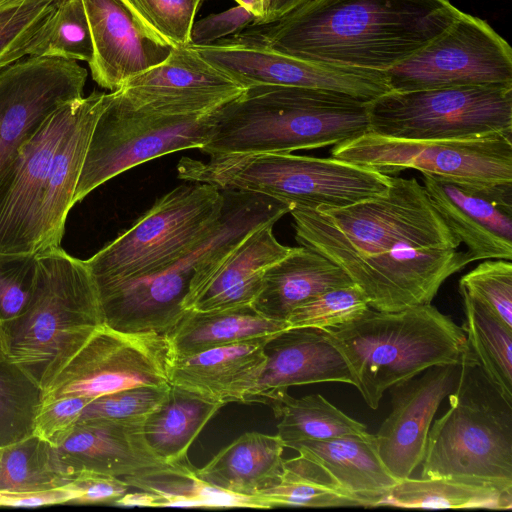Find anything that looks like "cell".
Returning <instances> with one entry per match:
<instances>
[{
  "label": "cell",
  "instance_id": "obj_29",
  "mask_svg": "<svg viewBox=\"0 0 512 512\" xmlns=\"http://www.w3.org/2000/svg\"><path fill=\"white\" fill-rule=\"evenodd\" d=\"M284 448L277 434L246 432L199 468L198 475L224 491L256 496L278 483Z\"/></svg>",
  "mask_w": 512,
  "mask_h": 512
},
{
  "label": "cell",
  "instance_id": "obj_33",
  "mask_svg": "<svg viewBox=\"0 0 512 512\" xmlns=\"http://www.w3.org/2000/svg\"><path fill=\"white\" fill-rule=\"evenodd\" d=\"M413 509L511 510L512 494L449 478H405L380 500L378 507Z\"/></svg>",
  "mask_w": 512,
  "mask_h": 512
},
{
  "label": "cell",
  "instance_id": "obj_35",
  "mask_svg": "<svg viewBox=\"0 0 512 512\" xmlns=\"http://www.w3.org/2000/svg\"><path fill=\"white\" fill-rule=\"evenodd\" d=\"M280 419L277 435L285 448L302 441H321L362 434L367 427L346 415L320 394L294 398L287 393L269 404Z\"/></svg>",
  "mask_w": 512,
  "mask_h": 512
},
{
  "label": "cell",
  "instance_id": "obj_47",
  "mask_svg": "<svg viewBox=\"0 0 512 512\" xmlns=\"http://www.w3.org/2000/svg\"><path fill=\"white\" fill-rule=\"evenodd\" d=\"M256 20L255 14L237 4L223 12L210 14L195 21L191 30L190 45H208L241 32Z\"/></svg>",
  "mask_w": 512,
  "mask_h": 512
},
{
  "label": "cell",
  "instance_id": "obj_3",
  "mask_svg": "<svg viewBox=\"0 0 512 512\" xmlns=\"http://www.w3.org/2000/svg\"><path fill=\"white\" fill-rule=\"evenodd\" d=\"M369 102L322 89L251 86L213 113L199 150L216 156L336 145L368 131Z\"/></svg>",
  "mask_w": 512,
  "mask_h": 512
},
{
  "label": "cell",
  "instance_id": "obj_5",
  "mask_svg": "<svg viewBox=\"0 0 512 512\" xmlns=\"http://www.w3.org/2000/svg\"><path fill=\"white\" fill-rule=\"evenodd\" d=\"M324 331L373 410L394 385L433 366L460 364L471 352L463 327L431 303L399 311L369 308L358 318Z\"/></svg>",
  "mask_w": 512,
  "mask_h": 512
},
{
  "label": "cell",
  "instance_id": "obj_15",
  "mask_svg": "<svg viewBox=\"0 0 512 512\" xmlns=\"http://www.w3.org/2000/svg\"><path fill=\"white\" fill-rule=\"evenodd\" d=\"M241 87L280 85L340 92L364 101L388 93L384 72L325 65L271 49L240 33L208 45H190Z\"/></svg>",
  "mask_w": 512,
  "mask_h": 512
},
{
  "label": "cell",
  "instance_id": "obj_44",
  "mask_svg": "<svg viewBox=\"0 0 512 512\" xmlns=\"http://www.w3.org/2000/svg\"><path fill=\"white\" fill-rule=\"evenodd\" d=\"M36 282V255L0 252V320L4 324L26 309Z\"/></svg>",
  "mask_w": 512,
  "mask_h": 512
},
{
  "label": "cell",
  "instance_id": "obj_31",
  "mask_svg": "<svg viewBox=\"0 0 512 512\" xmlns=\"http://www.w3.org/2000/svg\"><path fill=\"white\" fill-rule=\"evenodd\" d=\"M121 478L130 487L158 495L162 507L270 509L260 497L224 491L207 483L188 456Z\"/></svg>",
  "mask_w": 512,
  "mask_h": 512
},
{
  "label": "cell",
  "instance_id": "obj_48",
  "mask_svg": "<svg viewBox=\"0 0 512 512\" xmlns=\"http://www.w3.org/2000/svg\"><path fill=\"white\" fill-rule=\"evenodd\" d=\"M70 483L79 492L73 504L114 503L130 488L121 477L91 471L76 474Z\"/></svg>",
  "mask_w": 512,
  "mask_h": 512
},
{
  "label": "cell",
  "instance_id": "obj_21",
  "mask_svg": "<svg viewBox=\"0 0 512 512\" xmlns=\"http://www.w3.org/2000/svg\"><path fill=\"white\" fill-rule=\"evenodd\" d=\"M423 187L471 262L512 259V183L471 185L422 174Z\"/></svg>",
  "mask_w": 512,
  "mask_h": 512
},
{
  "label": "cell",
  "instance_id": "obj_6",
  "mask_svg": "<svg viewBox=\"0 0 512 512\" xmlns=\"http://www.w3.org/2000/svg\"><path fill=\"white\" fill-rule=\"evenodd\" d=\"M178 177L220 190L261 194L290 207L339 208L385 193L391 176L333 157L292 153H245L184 157Z\"/></svg>",
  "mask_w": 512,
  "mask_h": 512
},
{
  "label": "cell",
  "instance_id": "obj_41",
  "mask_svg": "<svg viewBox=\"0 0 512 512\" xmlns=\"http://www.w3.org/2000/svg\"><path fill=\"white\" fill-rule=\"evenodd\" d=\"M369 308L366 295L354 283L328 290L302 303L286 322L288 328H331L358 318Z\"/></svg>",
  "mask_w": 512,
  "mask_h": 512
},
{
  "label": "cell",
  "instance_id": "obj_54",
  "mask_svg": "<svg viewBox=\"0 0 512 512\" xmlns=\"http://www.w3.org/2000/svg\"><path fill=\"white\" fill-rule=\"evenodd\" d=\"M5 1H6V0H0V5H1L2 3H4Z\"/></svg>",
  "mask_w": 512,
  "mask_h": 512
},
{
  "label": "cell",
  "instance_id": "obj_34",
  "mask_svg": "<svg viewBox=\"0 0 512 512\" xmlns=\"http://www.w3.org/2000/svg\"><path fill=\"white\" fill-rule=\"evenodd\" d=\"M468 345L487 382L512 408V329L459 287Z\"/></svg>",
  "mask_w": 512,
  "mask_h": 512
},
{
  "label": "cell",
  "instance_id": "obj_45",
  "mask_svg": "<svg viewBox=\"0 0 512 512\" xmlns=\"http://www.w3.org/2000/svg\"><path fill=\"white\" fill-rule=\"evenodd\" d=\"M141 17L170 45H190L196 14L204 0H128Z\"/></svg>",
  "mask_w": 512,
  "mask_h": 512
},
{
  "label": "cell",
  "instance_id": "obj_28",
  "mask_svg": "<svg viewBox=\"0 0 512 512\" xmlns=\"http://www.w3.org/2000/svg\"><path fill=\"white\" fill-rule=\"evenodd\" d=\"M287 448L323 466L364 507H378L398 482L382 463L374 434H349L321 441H302Z\"/></svg>",
  "mask_w": 512,
  "mask_h": 512
},
{
  "label": "cell",
  "instance_id": "obj_38",
  "mask_svg": "<svg viewBox=\"0 0 512 512\" xmlns=\"http://www.w3.org/2000/svg\"><path fill=\"white\" fill-rule=\"evenodd\" d=\"M41 402V386L24 369L0 362V448L33 435Z\"/></svg>",
  "mask_w": 512,
  "mask_h": 512
},
{
  "label": "cell",
  "instance_id": "obj_13",
  "mask_svg": "<svg viewBox=\"0 0 512 512\" xmlns=\"http://www.w3.org/2000/svg\"><path fill=\"white\" fill-rule=\"evenodd\" d=\"M174 359L167 336L127 333L104 324L68 357L42 388V400L96 397L169 383Z\"/></svg>",
  "mask_w": 512,
  "mask_h": 512
},
{
  "label": "cell",
  "instance_id": "obj_36",
  "mask_svg": "<svg viewBox=\"0 0 512 512\" xmlns=\"http://www.w3.org/2000/svg\"><path fill=\"white\" fill-rule=\"evenodd\" d=\"M256 496L264 499L269 508L364 507L323 466L301 454L284 459L278 483Z\"/></svg>",
  "mask_w": 512,
  "mask_h": 512
},
{
  "label": "cell",
  "instance_id": "obj_8",
  "mask_svg": "<svg viewBox=\"0 0 512 512\" xmlns=\"http://www.w3.org/2000/svg\"><path fill=\"white\" fill-rule=\"evenodd\" d=\"M466 367L447 411L431 425L422 478H449L512 494L511 407L492 400Z\"/></svg>",
  "mask_w": 512,
  "mask_h": 512
},
{
  "label": "cell",
  "instance_id": "obj_24",
  "mask_svg": "<svg viewBox=\"0 0 512 512\" xmlns=\"http://www.w3.org/2000/svg\"><path fill=\"white\" fill-rule=\"evenodd\" d=\"M143 421L79 420L55 447L62 466L73 478L83 471L123 477L163 464L145 441Z\"/></svg>",
  "mask_w": 512,
  "mask_h": 512
},
{
  "label": "cell",
  "instance_id": "obj_37",
  "mask_svg": "<svg viewBox=\"0 0 512 512\" xmlns=\"http://www.w3.org/2000/svg\"><path fill=\"white\" fill-rule=\"evenodd\" d=\"M55 447L34 434L0 448V493L24 494L68 484Z\"/></svg>",
  "mask_w": 512,
  "mask_h": 512
},
{
  "label": "cell",
  "instance_id": "obj_39",
  "mask_svg": "<svg viewBox=\"0 0 512 512\" xmlns=\"http://www.w3.org/2000/svg\"><path fill=\"white\" fill-rule=\"evenodd\" d=\"M60 0H6L0 5V70L29 56Z\"/></svg>",
  "mask_w": 512,
  "mask_h": 512
},
{
  "label": "cell",
  "instance_id": "obj_2",
  "mask_svg": "<svg viewBox=\"0 0 512 512\" xmlns=\"http://www.w3.org/2000/svg\"><path fill=\"white\" fill-rule=\"evenodd\" d=\"M461 12L449 0H313L239 33L300 59L384 72L444 32Z\"/></svg>",
  "mask_w": 512,
  "mask_h": 512
},
{
  "label": "cell",
  "instance_id": "obj_4",
  "mask_svg": "<svg viewBox=\"0 0 512 512\" xmlns=\"http://www.w3.org/2000/svg\"><path fill=\"white\" fill-rule=\"evenodd\" d=\"M214 229L175 260L144 277L96 287L103 324L127 333L168 336L187 312L184 304L254 229L277 222L290 207L246 191L222 190Z\"/></svg>",
  "mask_w": 512,
  "mask_h": 512
},
{
  "label": "cell",
  "instance_id": "obj_49",
  "mask_svg": "<svg viewBox=\"0 0 512 512\" xmlns=\"http://www.w3.org/2000/svg\"><path fill=\"white\" fill-rule=\"evenodd\" d=\"M70 482L64 486L32 493H0V506L37 507L53 504L74 503V501L79 497V492Z\"/></svg>",
  "mask_w": 512,
  "mask_h": 512
},
{
  "label": "cell",
  "instance_id": "obj_42",
  "mask_svg": "<svg viewBox=\"0 0 512 512\" xmlns=\"http://www.w3.org/2000/svg\"><path fill=\"white\" fill-rule=\"evenodd\" d=\"M459 287L512 329V264L487 259L459 280Z\"/></svg>",
  "mask_w": 512,
  "mask_h": 512
},
{
  "label": "cell",
  "instance_id": "obj_14",
  "mask_svg": "<svg viewBox=\"0 0 512 512\" xmlns=\"http://www.w3.org/2000/svg\"><path fill=\"white\" fill-rule=\"evenodd\" d=\"M391 91L512 86V49L485 20L461 12L440 35L384 71Z\"/></svg>",
  "mask_w": 512,
  "mask_h": 512
},
{
  "label": "cell",
  "instance_id": "obj_40",
  "mask_svg": "<svg viewBox=\"0 0 512 512\" xmlns=\"http://www.w3.org/2000/svg\"><path fill=\"white\" fill-rule=\"evenodd\" d=\"M30 55L87 63L92 60L93 42L83 0L59 1L53 18Z\"/></svg>",
  "mask_w": 512,
  "mask_h": 512
},
{
  "label": "cell",
  "instance_id": "obj_10",
  "mask_svg": "<svg viewBox=\"0 0 512 512\" xmlns=\"http://www.w3.org/2000/svg\"><path fill=\"white\" fill-rule=\"evenodd\" d=\"M368 120L367 132L403 139L512 135V86L389 91L369 102Z\"/></svg>",
  "mask_w": 512,
  "mask_h": 512
},
{
  "label": "cell",
  "instance_id": "obj_17",
  "mask_svg": "<svg viewBox=\"0 0 512 512\" xmlns=\"http://www.w3.org/2000/svg\"><path fill=\"white\" fill-rule=\"evenodd\" d=\"M243 90L188 45L175 47L164 61L128 79L116 92L135 109L199 115L214 112Z\"/></svg>",
  "mask_w": 512,
  "mask_h": 512
},
{
  "label": "cell",
  "instance_id": "obj_19",
  "mask_svg": "<svg viewBox=\"0 0 512 512\" xmlns=\"http://www.w3.org/2000/svg\"><path fill=\"white\" fill-rule=\"evenodd\" d=\"M83 97L59 106L0 167V252L21 254L55 153L75 121Z\"/></svg>",
  "mask_w": 512,
  "mask_h": 512
},
{
  "label": "cell",
  "instance_id": "obj_1",
  "mask_svg": "<svg viewBox=\"0 0 512 512\" xmlns=\"http://www.w3.org/2000/svg\"><path fill=\"white\" fill-rule=\"evenodd\" d=\"M295 239L338 265L377 311L430 304L471 260L415 178L339 208L295 206Z\"/></svg>",
  "mask_w": 512,
  "mask_h": 512
},
{
  "label": "cell",
  "instance_id": "obj_7",
  "mask_svg": "<svg viewBox=\"0 0 512 512\" xmlns=\"http://www.w3.org/2000/svg\"><path fill=\"white\" fill-rule=\"evenodd\" d=\"M36 259L37 282L29 304L4 326L7 359L43 388L103 319L84 260L61 246L36 254Z\"/></svg>",
  "mask_w": 512,
  "mask_h": 512
},
{
  "label": "cell",
  "instance_id": "obj_16",
  "mask_svg": "<svg viewBox=\"0 0 512 512\" xmlns=\"http://www.w3.org/2000/svg\"><path fill=\"white\" fill-rule=\"evenodd\" d=\"M87 70L77 61L23 57L0 70V167L62 104L83 97Z\"/></svg>",
  "mask_w": 512,
  "mask_h": 512
},
{
  "label": "cell",
  "instance_id": "obj_9",
  "mask_svg": "<svg viewBox=\"0 0 512 512\" xmlns=\"http://www.w3.org/2000/svg\"><path fill=\"white\" fill-rule=\"evenodd\" d=\"M222 190L183 184L160 197L128 230L84 260L96 287L154 273L185 253L219 222Z\"/></svg>",
  "mask_w": 512,
  "mask_h": 512
},
{
  "label": "cell",
  "instance_id": "obj_46",
  "mask_svg": "<svg viewBox=\"0 0 512 512\" xmlns=\"http://www.w3.org/2000/svg\"><path fill=\"white\" fill-rule=\"evenodd\" d=\"M91 400L76 396L42 400L35 417L33 434L57 447L80 420L84 407Z\"/></svg>",
  "mask_w": 512,
  "mask_h": 512
},
{
  "label": "cell",
  "instance_id": "obj_26",
  "mask_svg": "<svg viewBox=\"0 0 512 512\" xmlns=\"http://www.w3.org/2000/svg\"><path fill=\"white\" fill-rule=\"evenodd\" d=\"M275 222L251 231L184 304L186 311H222L249 306L262 286L264 272L289 253L273 233Z\"/></svg>",
  "mask_w": 512,
  "mask_h": 512
},
{
  "label": "cell",
  "instance_id": "obj_18",
  "mask_svg": "<svg viewBox=\"0 0 512 512\" xmlns=\"http://www.w3.org/2000/svg\"><path fill=\"white\" fill-rule=\"evenodd\" d=\"M470 364H477L472 351L460 364L433 366L391 387V412L374 435L379 457L397 481L421 464L432 420Z\"/></svg>",
  "mask_w": 512,
  "mask_h": 512
},
{
  "label": "cell",
  "instance_id": "obj_22",
  "mask_svg": "<svg viewBox=\"0 0 512 512\" xmlns=\"http://www.w3.org/2000/svg\"><path fill=\"white\" fill-rule=\"evenodd\" d=\"M113 92L94 91L83 97L81 109L55 153L51 170L33 211L21 254H39L60 247L68 212L94 126Z\"/></svg>",
  "mask_w": 512,
  "mask_h": 512
},
{
  "label": "cell",
  "instance_id": "obj_32",
  "mask_svg": "<svg viewBox=\"0 0 512 512\" xmlns=\"http://www.w3.org/2000/svg\"><path fill=\"white\" fill-rule=\"evenodd\" d=\"M222 407L220 403L170 384L165 399L143 421L145 441L163 463L182 459L207 422Z\"/></svg>",
  "mask_w": 512,
  "mask_h": 512
},
{
  "label": "cell",
  "instance_id": "obj_27",
  "mask_svg": "<svg viewBox=\"0 0 512 512\" xmlns=\"http://www.w3.org/2000/svg\"><path fill=\"white\" fill-rule=\"evenodd\" d=\"M351 284V278L331 260L308 247H292L264 272L261 289L251 306L266 318L286 321L309 299Z\"/></svg>",
  "mask_w": 512,
  "mask_h": 512
},
{
  "label": "cell",
  "instance_id": "obj_53",
  "mask_svg": "<svg viewBox=\"0 0 512 512\" xmlns=\"http://www.w3.org/2000/svg\"><path fill=\"white\" fill-rule=\"evenodd\" d=\"M8 358L7 338L4 323L0 320V362Z\"/></svg>",
  "mask_w": 512,
  "mask_h": 512
},
{
  "label": "cell",
  "instance_id": "obj_30",
  "mask_svg": "<svg viewBox=\"0 0 512 512\" xmlns=\"http://www.w3.org/2000/svg\"><path fill=\"white\" fill-rule=\"evenodd\" d=\"M286 328V321L266 318L249 305L212 312L188 310L167 337L174 357H182L273 335Z\"/></svg>",
  "mask_w": 512,
  "mask_h": 512
},
{
  "label": "cell",
  "instance_id": "obj_23",
  "mask_svg": "<svg viewBox=\"0 0 512 512\" xmlns=\"http://www.w3.org/2000/svg\"><path fill=\"white\" fill-rule=\"evenodd\" d=\"M265 366L245 403L269 405L292 386L324 382L354 385L348 364L324 329L290 327L263 345Z\"/></svg>",
  "mask_w": 512,
  "mask_h": 512
},
{
  "label": "cell",
  "instance_id": "obj_11",
  "mask_svg": "<svg viewBox=\"0 0 512 512\" xmlns=\"http://www.w3.org/2000/svg\"><path fill=\"white\" fill-rule=\"evenodd\" d=\"M214 112L154 113L128 106L113 91L111 101L94 126L73 204L139 164L176 151L200 149L207 141Z\"/></svg>",
  "mask_w": 512,
  "mask_h": 512
},
{
  "label": "cell",
  "instance_id": "obj_12",
  "mask_svg": "<svg viewBox=\"0 0 512 512\" xmlns=\"http://www.w3.org/2000/svg\"><path fill=\"white\" fill-rule=\"evenodd\" d=\"M512 138L496 134L482 138L418 140L366 132L336 145L331 157L382 173L416 169L422 174L471 184L512 183Z\"/></svg>",
  "mask_w": 512,
  "mask_h": 512
},
{
  "label": "cell",
  "instance_id": "obj_20",
  "mask_svg": "<svg viewBox=\"0 0 512 512\" xmlns=\"http://www.w3.org/2000/svg\"><path fill=\"white\" fill-rule=\"evenodd\" d=\"M93 57V80L116 91L130 78L164 61L174 47L163 39L128 0H83Z\"/></svg>",
  "mask_w": 512,
  "mask_h": 512
},
{
  "label": "cell",
  "instance_id": "obj_43",
  "mask_svg": "<svg viewBox=\"0 0 512 512\" xmlns=\"http://www.w3.org/2000/svg\"><path fill=\"white\" fill-rule=\"evenodd\" d=\"M170 384L131 387L92 399L83 409L80 420H144L165 399Z\"/></svg>",
  "mask_w": 512,
  "mask_h": 512
},
{
  "label": "cell",
  "instance_id": "obj_25",
  "mask_svg": "<svg viewBox=\"0 0 512 512\" xmlns=\"http://www.w3.org/2000/svg\"><path fill=\"white\" fill-rule=\"evenodd\" d=\"M270 336L174 357L169 383L223 406L245 403L265 366L263 345Z\"/></svg>",
  "mask_w": 512,
  "mask_h": 512
},
{
  "label": "cell",
  "instance_id": "obj_51",
  "mask_svg": "<svg viewBox=\"0 0 512 512\" xmlns=\"http://www.w3.org/2000/svg\"><path fill=\"white\" fill-rule=\"evenodd\" d=\"M114 504L119 506L162 507V500L152 492L141 490L130 494L125 493Z\"/></svg>",
  "mask_w": 512,
  "mask_h": 512
},
{
  "label": "cell",
  "instance_id": "obj_50",
  "mask_svg": "<svg viewBox=\"0 0 512 512\" xmlns=\"http://www.w3.org/2000/svg\"><path fill=\"white\" fill-rule=\"evenodd\" d=\"M313 0H263L262 15L253 24H264L275 21L300 6Z\"/></svg>",
  "mask_w": 512,
  "mask_h": 512
},
{
  "label": "cell",
  "instance_id": "obj_52",
  "mask_svg": "<svg viewBox=\"0 0 512 512\" xmlns=\"http://www.w3.org/2000/svg\"><path fill=\"white\" fill-rule=\"evenodd\" d=\"M235 1L237 2V4L245 6L246 8H248L255 14V16H256L255 22L257 20H259V18L262 15L263 0H235Z\"/></svg>",
  "mask_w": 512,
  "mask_h": 512
}]
</instances>
